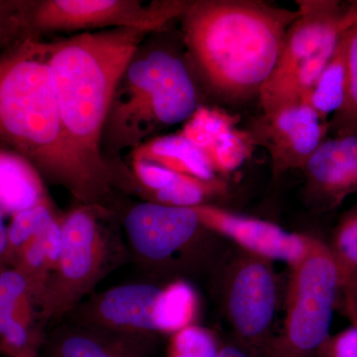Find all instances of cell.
Wrapping results in <instances>:
<instances>
[{
	"instance_id": "obj_1",
	"label": "cell",
	"mask_w": 357,
	"mask_h": 357,
	"mask_svg": "<svg viewBox=\"0 0 357 357\" xmlns=\"http://www.w3.org/2000/svg\"><path fill=\"white\" fill-rule=\"evenodd\" d=\"M147 34L115 28L46 42L68 144L103 199L112 192L114 180L102 156L105 124L119 82Z\"/></svg>"
},
{
	"instance_id": "obj_2",
	"label": "cell",
	"mask_w": 357,
	"mask_h": 357,
	"mask_svg": "<svg viewBox=\"0 0 357 357\" xmlns=\"http://www.w3.org/2000/svg\"><path fill=\"white\" fill-rule=\"evenodd\" d=\"M298 10L250 0H198L183 14L185 47L204 82L230 100L259 96Z\"/></svg>"
},
{
	"instance_id": "obj_3",
	"label": "cell",
	"mask_w": 357,
	"mask_h": 357,
	"mask_svg": "<svg viewBox=\"0 0 357 357\" xmlns=\"http://www.w3.org/2000/svg\"><path fill=\"white\" fill-rule=\"evenodd\" d=\"M0 145L27 159L44 181L64 187L79 204L102 206V195L68 144L46 42L34 36L0 57Z\"/></svg>"
},
{
	"instance_id": "obj_4",
	"label": "cell",
	"mask_w": 357,
	"mask_h": 357,
	"mask_svg": "<svg viewBox=\"0 0 357 357\" xmlns=\"http://www.w3.org/2000/svg\"><path fill=\"white\" fill-rule=\"evenodd\" d=\"M199 107L198 91L184 61L171 52L154 50L128 65L105 131L116 149H134L154 131L185 123Z\"/></svg>"
},
{
	"instance_id": "obj_5",
	"label": "cell",
	"mask_w": 357,
	"mask_h": 357,
	"mask_svg": "<svg viewBox=\"0 0 357 357\" xmlns=\"http://www.w3.org/2000/svg\"><path fill=\"white\" fill-rule=\"evenodd\" d=\"M298 16L289 26L280 56L260 91L263 114L302 102L338 42L357 21V1L298 0Z\"/></svg>"
},
{
	"instance_id": "obj_6",
	"label": "cell",
	"mask_w": 357,
	"mask_h": 357,
	"mask_svg": "<svg viewBox=\"0 0 357 357\" xmlns=\"http://www.w3.org/2000/svg\"><path fill=\"white\" fill-rule=\"evenodd\" d=\"M340 296V279L328 243L310 237L306 252L290 266L283 328L262 357H312L330 337Z\"/></svg>"
},
{
	"instance_id": "obj_7",
	"label": "cell",
	"mask_w": 357,
	"mask_h": 357,
	"mask_svg": "<svg viewBox=\"0 0 357 357\" xmlns=\"http://www.w3.org/2000/svg\"><path fill=\"white\" fill-rule=\"evenodd\" d=\"M100 208L79 204L62 215L60 258L40 303L45 330L79 307L117 260L119 250L100 222Z\"/></svg>"
},
{
	"instance_id": "obj_8",
	"label": "cell",
	"mask_w": 357,
	"mask_h": 357,
	"mask_svg": "<svg viewBox=\"0 0 357 357\" xmlns=\"http://www.w3.org/2000/svg\"><path fill=\"white\" fill-rule=\"evenodd\" d=\"M189 0H43L27 2V34L129 28L157 32L191 6Z\"/></svg>"
},
{
	"instance_id": "obj_9",
	"label": "cell",
	"mask_w": 357,
	"mask_h": 357,
	"mask_svg": "<svg viewBox=\"0 0 357 357\" xmlns=\"http://www.w3.org/2000/svg\"><path fill=\"white\" fill-rule=\"evenodd\" d=\"M222 289L225 317L238 344L262 357L278 303L273 262L239 249L223 270Z\"/></svg>"
},
{
	"instance_id": "obj_10",
	"label": "cell",
	"mask_w": 357,
	"mask_h": 357,
	"mask_svg": "<svg viewBox=\"0 0 357 357\" xmlns=\"http://www.w3.org/2000/svg\"><path fill=\"white\" fill-rule=\"evenodd\" d=\"M163 286L128 283L114 286L84 301L64 319L114 333L148 349L159 333Z\"/></svg>"
},
{
	"instance_id": "obj_11",
	"label": "cell",
	"mask_w": 357,
	"mask_h": 357,
	"mask_svg": "<svg viewBox=\"0 0 357 357\" xmlns=\"http://www.w3.org/2000/svg\"><path fill=\"white\" fill-rule=\"evenodd\" d=\"M124 229L134 257L149 267H168L206 230L192 208L145 202L133 206Z\"/></svg>"
},
{
	"instance_id": "obj_12",
	"label": "cell",
	"mask_w": 357,
	"mask_h": 357,
	"mask_svg": "<svg viewBox=\"0 0 357 357\" xmlns=\"http://www.w3.org/2000/svg\"><path fill=\"white\" fill-rule=\"evenodd\" d=\"M248 131L256 146L266 150L272 172L279 177L288 171L304 168L326 139L330 123L321 121L306 102H299L263 114Z\"/></svg>"
},
{
	"instance_id": "obj_13",
	"label": "cell",
	"mask_w": 357,
	"mask_h": 357,
	"mask_svg": "<svg viewBox=\"0 0 357 357\" xmlns=\"http://www.w3.org/2000/svg\"><path fill=\"white\" fill-rule=\"evenodd\" d=\"M204 229L229 239L241 250L270 261L287 263L292 266L306 252L307 234L289 232L279 225L260 218L239 215L206 204L194 206Z\"/></svg>"
},
{
	"instance_id": "obj_14",
	"label": "cell",
	"mask_w": 357,
	"mask_h": 357,
	"mask_svg": "<svg viewBox=\"0 0 357 357\" xmlns=\"http://www.w3.org/2000/svg\"><path fill=\"white\" fill-rule=\"evenodd\" d=\"M305 199L317 211H330L357 192V134L333 136L319 145L302 169Z\"/></svg>"
},
{
	"instance_id": "obj_15",
	"label": "cell",
	"mask_w": 357,
	"mask_h": 357,
	"mask_svg": "<svg viewBox=\"0 0 357 357\" xmlns=\"http://www.w3.org/2000/svg\"><path fill=\"white\" fill-rule=\"evenodd\" d=\"M45 333L38 302L25 277L15 267L0 264V354L38 357Z\"/></svg>"
},
{
	"instance_id": "obj_16",
	"label": "cell",
	"mask_w": 357,
	"mask_h": 357,
	"mask_svg": "<svg viewBox=\"0 0 357 357\" xmlns=\"http://www.w3.org/2000/svg\"><path fill=\"white\" fill-rule=\"evenodd\" d=\"M147 351L132 340L63 319L46 331L38 357H148Z\"/></svg>"
},
{
	"instance_id": "obj_17",
	"label": "cell",
	"mask_w": 357,
	"mask_h": 357,
	"mask_svg": "<svg viewBox=\"0 0 357 357\" xmlns=\"http://www.w3.org/2000/svg\"><path fill=\"white\" fill-rule=\"evenodd\" d=\"M48 199L38 170L17 152L0 145V210L13 217Z\"/></svg>"
},
{
	"instance_id": "obj_18",
	"label": "cell",
	"mask_w": 357,
	"mask_h": 357,
	"mask_svg": "<svg viewBox=\"0 0 357 357\" xmlns=\"http://www.w3.org/2000/svg\"><path fill=\"white\" fill-rule=\"evenodd\" d=\"M131 158L146 160L172 172L203 180L220 178L206 155L178 132L145 141L134 148Z\"/></svg>"
},
{
	"instance_id": "obj_19",
	"label": "cell",
	"mask_w": 357,
	"mask_h": 357,
	"mask_svg": "<svg viewBox=\"0 0 357 357\" xmlns=\"http://www.w3.org/2000/svg\"><path fill=\"white\" fill-rule=\"evenodd\" d=\"M349 29L351 28L342 35L333 57L302 102L309 105L323 121H328V117L337 114L344 102L347 86V34Z\"/></svg>"
},
{
	"instance_id": "obj_20",
	"label": "cell",
	"mask_w": 357,
	"mask_h": 357,
	"mask_svg": "<svg viewBox=\"0 0 357 357\" xmlns=\"http://www.w3.org/2000/svg\"><path fill=\"white\" fill-rule=\"evenodd\" d=\"M328 246L337 266L340 296L357 299V202L340 218Z\"/></svg>"
},
{
	"instance_id": "obj_21",
	"label": "cell",
	"mask_w": 357,
	"mask_h": 357,
	"mask_svg": "<svg viewBox=\"0 0 357 357\" xmlns=\"http://www.w3.org/2000/svg\"><path fill=\"white\" fill-rule=\"evenodd\" d=\"M199 310L198 293L189 282L177 279L163 285L160 302V333L171 335L196 325Z\"/></svg>"
},
{
	"instance_id": "obj_22",
	"label": "cell",
	"mask_w": 357,
	"mask_h": 357,
	"mask_svg": "<svg viewBox=\"0 0 357 357\" xmlns=\"http://www.w3.org/2000/svg\"><path fill=\"white\" fill-rule=\"evenodd\" d=\"M227 187L229 185L222 178L203 180L181 174L172 185L148 197L152 203L178 208H194L210 204L211 199L227 194Z\"/></svg>"
},
{
	"instance_id": "obj_23",
	"label": "cell",
	"mask_w": 357,
	"mask_h": 357,
	"mask_svg": "<svg viewBox=\"0 0 357 357\" xmlns=\"http://www.w3.org/2000/svg\"><path fill=\"white\" fill-rule=\"evenodd\" d=\"M239 116L217 107H202L185 122L178 131L202 151H206L225 134L237 128Z\"/></svg>"
},
{
	"instance_id": "obj_24",
	"label": "cell",
	"mask_w": 357,
	"mask_h": 357,
	"mask_svg": "<svg viewBox=\"0 0 357 357\" xmlns=\"http://www.w3.org/2000/svg\"><path fill=\"white\" fill-rule=\"evenodd\" d=\"M57 215L50 199L13 215L7 227L8 252L6 265L14 266L21 251Z\"/></svg>"
},
{
	"instance_id": "obj_25",
	"label": "cell",
	"mask_w": 357,
	"mask_h": 357,
	"mask_svg": "<svg viewBox=\"0 0 357 357\" xmlns=\"http://www.w3.org/2000/svg\"><path fill=\"white\" fill-rule=\"evenodd\" d=\"M255 147L257 146L248 130L236 128L223 135L204 154L215 174L223 178L241 168L250 158Z\"/></svg>"
},
{
	"instance_id": "obj_26",
	"label": "cell",
	"mask_w": 357,
	"mask_h": 357,
	"mask_svg": "<svg viewBox=\"0 0 357 357\" xmlns=\"http://www.w3.org/2000/svg\"><path fill=\"white\" fill-rule=\"evenodd\" d=\"M347 86L344 105L333 114L330 132L333 136L357 134V21L347 34Z\"/></svg>"
},
{
	"instance_id": "obj_27",
	"label": "cell",
	"mask_w": 357,
	"mask_h": 357,
	"mask_svg": "<svg viewBox=\"0 0 357 357\" xmlns=\"http://www.w3.org/2000/svg\"><path fill=\"white\" fill-rule=\"evenodd\" d=\"M222 347L213 331L196 324L170 335L167 357H215Z\"/></svg>"
},
{
	"instance_id": "obj_28",
	"label": "cell",
	"mask_w": 357,
	"mask_h": 357,
	"mask_svg": "<svg viewBox=\"0 0 357 357\" xmlns=\"http://www.w3.org/2000/svg\"><path fill=\"white\" fill-rule=\"evenodd\" d=\"M27 2L0 1V57L27 35Z\"/></svg>"
},
{
	"instance_id": "obj_29",
	"label": "cell",
	"mask_w": 357,
	"mask_h": 357,
	"mask_svg": "<svg viewBox=\"0 0 357 357\" xmlns=\"http://www.w3.org/2000/svg\"><path fill=\"white\" fill-rule=\"evenodd\" d=\"M319 357H357V326L351 325L326 338L319 347Z\"/></svg>"
},
{
	"instance_id": "obj_30",
	"label": "cell",
	"mask_w": 357,
	"mask_h": 357,
	"mask_svg": "<svg viewBox=\"0 0 357 357\" xmlns=\"http://www.w3.org/2000/svg\"><path fill=\"white\" fill-rule=\"evenodd\" d=\"M337 309H340L342 314L351 321V325L357 326V299L340 296Z\"/></svg>"
},
{
	"instance_id": "obj_31",
	"label": "cell",
	"mask_w": 357,
	"mask_h": 357,
	"mask_svg": "<svg viewBox=\"0 0 357 357\" xmlns=\"http://www.w3.org/2000/svg\"><path fill=\"white\" fill-rule=\"evenodd\" d=\"M215 357H259L255 352L249 351L248 349L244 347L243 345L239 344H227L222 345V349L218 351V356Z\"/></svg>"
},
{
	"instance_id": "obj_32",
	"label": "cell",
	"mask_w": 357,
	"mask_h": 357,
	"mask_svg": "<svg viewBox=\"0 0 357 357\" xmlns=\"http://www.w3.org/2000/svg\"><path fill=\"white\" fill-rule=\"evenodd\" d=\"M6 215L0 210V264L7 262V252H8V232L6 222Z\"/></svg>"
}]
</instances>
